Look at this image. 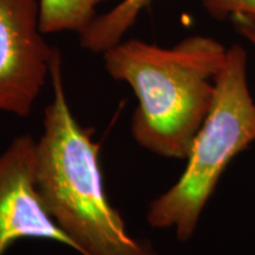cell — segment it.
I'll return each mask as SVG.
<instances>
[{
  "label": "cell",
  "instance_id": "6da1fadb",
  "mask_svg": "<svg viewBox=\"0 0 255 255\" xmlns=\"http://www.w3.org/2000/svg\"><path fill=\"white\" fill-rule=\"evenodd\" d=\"M227 51L214 38L196 34L171 47L122 40L103 53L107 72L127 83L138 101L131 122L137 144L187 159L212 108Z\"/></svg>",
  "mask_w": 255,
  "mask_h": 255
},
{
  "label": "cell",
  "instance_id": "7a4b0ae2",
  "mask_svg": "<svg viewBox=\"0 0 255 255\" xmlns=\"http://www.w3.org/2000/svg\"><path fill=\"white\" fill-rule=\"evenodd\" d=\"M50 79L53 98L37 141V184L51 218L82 255H158L150 242L128 234L122 216L105 195L100 143L70 110L56 47Z\"/></svg>",
  "mask_w": 255,
  "mask_h": 255
},
{
  "label": "cell",
  "instance_id": "3957f363",
  "mask_svg": "<svg viewBox=\"0 0 255 255\" xmlns=\"http://www.w3.org/2000/svg\"><path fill=\"white\" fill-rule=\"evenodd\" d=\"M255 141V103L247 77V52L240 44L228 47L215 82L208 116L194 139L187 167L173 187L149 205L152 228H174L186 242L232 159Z\"/></svg>",
  "mask_w": 255,
  "mask_h": 255
},
{
  "label": "cell",
  "instance_id": "277c9868",
  "mask_svg": "<svg viewBox=\"0 0 255 255\" xmlns=\"http://www.w3.org/2000/svg\"><path fill=\"white\" fill-rule=\"evenodd\" d=\"M44 36L39 0H0V111L31 114L55 51Z\"/></svg>",
  "mask_w": 255,
  "mask_h": 255
},
{
  "label": "cell",
  "instance_id": "5b68a950",
  "mask_svg": "<svg viewBox=\"0 0 255 255\" xmlns=\"http://www.w3.org/2000/svg\"><path fill=\"white\" fill-rule=\"evenodd\" d=\"M21 239H43L77 251L51 218L37 184V142L30 135L13 139L0 154V255Z\"/></svg>",
  "mask_w": 255,
  "mask_h": 255
},
{
  "label": "cell",
  "instance_id": "8992f818",
  "mask_svg": "<svg viewBox=\"0 0 255 255\" xmlns=\"http://www.w3.org/2000/svg\"><path fill=\"white\" fill-rule=\"evenodd\" d=\"M152 1L154 0H122L110 11L98 14L90 26L78 34L81 46L103 55L123 40L141 12Z\"/></svg>",
  "mask_w": 255,
  "mask_h": 255
},
{
  "label": "cell",
  "instance_id": "52a82bcc",
  "mask_svg": "<svg viewBox=\"0 0 255 255\" xmlns=\"http://www.w3.org/2000/svg\"><path fill=\"white\" fill-rule=\"evenodd\" d=\"M108 0H39L44 34L75 32L81 34L97 18L98 6Z\"/></svg>",
  "mask_w": 255,
  "mask_h": 255
},
{
  "label": "cell",
  "instance_id": "ba28073f",
  "mask_svg": "<svg viewBox=\"0 0 255 255\" xmlns=\"http://www.w3.org/2000/svg\"><path fill=\"white\" fill-rule=\"evenodd\" d=\"M203 8L215 20L240 17L255 28V0H200Z\"/></svg>",
  "mask_w": 255,
  "mask_h": 255
},
{
  "label": "cell",
  "instance_id": "9c48e42d",
  "mask_svg": "<svg viewBox=\"0 0 255 255\" xmlns=\"http://www.w3.org/2000/svg\"><path fill=\"white\" fill-rule=\"evenodd\" d=\"M231 21L234 25L235 30L255 47V28L240 17H233L231 18Z\"/></svg>",
  "mask_w": 255,
  "mask_h": 255
}]
</instances>
